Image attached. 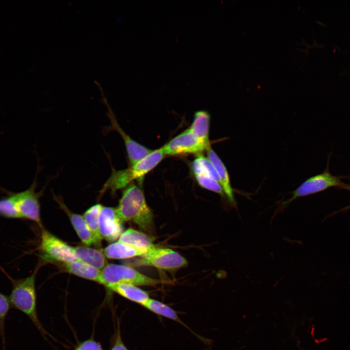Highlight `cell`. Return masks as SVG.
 Wrapping results in <instances>:
<instances>
[{
	"label": "cell",
	"mask_w": 350,
	"mask_h": 350,
	"mask_svg": "<svg viewBox=\"0 0 350 350\" xmlns=\"http://www.w3.org/2000/svg\"><path fill=\"white\" fill-rule=\"evenodd\" d=\"M122 223L116 209L102 207L99 215V230L102 238L109 242L119 239L123 233Z\"/></svg>",
	"instance_id": "30bf717a"
},
{
	"label": "cell",
	"mask_w": 350,
	"mask_h": 350,
	"mask_svg": "<svg viewBox=\"0 0 350 350\" xmlns=\"http://www.w3.org/2000/svg\"><path fill=\"white\" fill-rule=\"evenodd\" d=\"M134 264L136 266H152L159 269L172 270L185 266L187 261L172 249L155 247L134 261Z\"/></svg>",
	"instance_id": "8992f818"
},
{
	"label": "cell",
	"mask_w": 350,
	"mask_h": 350,
	"mask_svg": "<svg viewBox=\"0 0 350 350\" xmlns=\"http://www.w3.org/2000/svg\"><path fill=\"white\" fill-rule=\"evenodd\" d=\"M192 169L194 175L206 176L220 184V180L217 172L208 157L199 155L193 161Z\"/></svg>",
	"instance_id": "44dd1931"
},
{
	"label": "cell",
	"mask_w": 350,
	"mask_h": 350,
	"mask_svg": "<svg viewBox=\"0 0 350 350\" xmlns=\"http://www.w3.org/2000/svg\"><path fill=\"white\" fill-rule=\"evenodd\" d=\"M63 268L70 274L100 283L101 270L81 261L63 263Z\"/></svg>",
	"instance_id": "2e32d148"
},
{
	"label": "cell",
	"mask_w": 350,
	"mask_h": 350,
	"mask_svg": "<svg viewBox=\"0 0 350 350\" xmlns=\"http://www.w3.org/2000/svg\"><path fill=\"white\" fill-rule=\"evenodd\" d=\"M103 206L96 204L91 206L84 213L85 219L93 236L94 245L99 246L102 239L99 230V215Z\"/></svg>",
	"instance_id": "ffe728a7"
},
{
	"label": "cell",
	"mask_w": 350,
	"mask_h": 350,
	"mask_svg": "<svg viewBox=\"0 0 350 350\" xmlns=\"http://www.w3.org/2000/svg\"><path fill=\"white\" fill-rule=\"evenodd\" d=\"M1 269L11 282L12 290L8 297L11 307L26 315L43 337L51 336L44 328L37 313L35 277L38 268L31 275L18 279H14Z\"/></svg>",
	"instance_id": "7a4b0ae2"
},
{
	"label": "cell",
	"mask_w": 350,
	"mask_h": 350,
	"mask_svg": "<svg viewBox=\"0 0 350 350\" xmlns=\"http://www.w3.org/2000/svg\"><path fill=\"white\" fill-rule=\"evenodd\" d=\"M328 165L329 161L327 168L322 173L308 178L292 192V196L281 203L280 206V209H284L299 197L320 192L330 188L341 189L345 185L342 180L346 177L333 175L330 172Z\"/></svg>",
	"instance_id": "5b68a950"
},
{
	"label": "cell",
	"mask_w": 350,
	"mask_h": 350,
	"mask_svg": "<svg viewBox=\"0 0 350 350\" xmlns=\"http://www.w3.org/2000/svg\"><path fill=\"white\" fill-rule=\"evenodd\" d=\"M155 286L160 281L143 275L128 266L108 264L101 270L100 284L107 286L118 283Z\"/></svg>",
	"instance_id": "277c9868"
},
{
	"label": "cell",
	"mask_w": 350,
	"mask_h": 350,
	"mask_svg": "<svg viewBox=\"0 0 350 350\" xmlns=\"http://www.w3.org/2000/svg\"><path fill=\"white\" fill-rule=\"evenodd\" d=\"M210 124V116L206 111L200 110L194 114L193 122L188 128L200 139L210 142L209 134Z\"/></svg>",
	"instance_id": "d6986e66"
},
{
	"label": "cell",
	"mask_w": 350,
	"mask_h": 350,
	"mask_svg": "<svg viewBox=\"0 0 350 350\" xmlns=\"http://www.w3.org/2000/svg\"><path fill=\"white\" fill-rule=\"evenodd\" d=\"M103 96L104 101L105 103H106L108 108V114L111 122L112 128L118 132L123 139L124 142L130 165H133L146 157L153 150L147 148L132 140L127 134L125 133V132L123 131L118 123L111 108L107 103L106 98L103 95Z\"/></svg>",
	"instance_id": "8fae6325"
},
{
	"label": "cell",
	"mask_w": 350,
	"mask_h": 350,
	"mask_svg": "<svg viewBox=\"0 0 350 350\" xmlns=\"http://www.w3.org/2000/svg\"><path fill=\"white\" fill-rule=\"evenodd\" d=\"M198 183L202 187L214 192L222 196L225 195L224 190L219 183L201 175H194Z\"/></svg>",
	"instance_id": "cb8c5ba5"
},
{
	"label": "cell",
	"mask_w": 350,
	"mask_h": 350,
	"mask_svg": "<svg viewBox=\"0 0 350 350\" xmlns=\"http://www.w3.org/2000/svg\"><path fill=\"white\" fill-rule=\"evenodd\" d=\"M341 189H344V190H347V191L350 192V185L345 184V185L342 187V188ZM350 210V205H349V206H347V207H346L343 208L342 209L340 210H339V211H337L335 212L334 213L336 214L337 213H338V212H340L346 211L348 210ZM334 213H333V214H334Z\"/></svg>",
	"instance_id": "4316f807"
},
{
	"label": "cell",
	"mask_w": 350,
	"mask_h": 350,
	"mask_svg": "<svg viewBox=\"0 0 350 350\" xmlns=\"http://www.w3.org/2000/svg\"><path fill=\"white\" fill-rule=\"evenodd\" d=\"M74 350H104L101 344L92 338L79 343Z\"/></svg>",
	"instance_id": "d4e9b609"
},
{
	"label": "cell",
	"mask_w": 350,
	"mask_h": 350,
	"mask_svg": "<svg viewBox=\"0 0 350 350\" xmlns=\"http://www.w3.org/2000/svg\"><path fill=\"white\" fill-rule=\"evenodd\" d=\"M165 154L162 147L153 150L146 157L127 169L117 170L116 179L122 187H126L135 179L142 178L154 169L164 158Z\"/></svg>",
	"instance_id": "52a82bcc"
},
{
	"label": "cell",
	"mask_w": 350,
	"mask_h": 350,
	"mask_svg": "<svg viewBox=\"0 0 350 350\" xmlns=\"http://www.w3.org/2000/svg\"><path fill=\"white\" fill-rule=\"evenodd\" d=\"M116 210L122 222L132 221L144 231L152 230L153 214L142 191L137 185L131 184L125 189Z\"/></svg>",
	"instance_id": "3957f363"
},
{
	"label": "cell",
	"mask_w": 350,
	"mask_h": 350,
	"mask_svg": "<svg viewBox=\"0 0 350 350\" xmlns=\"http://www.w3.org/2000/svg\"><path fill=\"white\" fill-rule=\"evenodd\" d=\"M119 241L147 251L156 247L150 237L132 228H129L123 232L119 238Z\"/></svg>",
	"instance_id": "ac0fdd59"
},
{
	"label": "cell",
	"mask_w": 350,
	"mask_h": 350,
	"mask_svg": "<svg viewBox=\"0 0 350 350\" xmlns=\"http://www.w3.org/2000/svg\"><path fill=\"white\" fill-rule=\"evenodd\" d=\"M147 252L119 241L112 243L103 250L105 257L111 259H123L141 256Z\"/></svg>",
	"instance_id": "9a60e30c"
},
{
	"label": "cell",
	"mask_w": 350,
	"mask_h": 350,
	"mask_svg": "<svg viewBox=\"0 0 350 350\" xmlns=\"http://www.w3.org/2000/svg\"><path fill=\"white\" fill-rule=\"evenodd\" d=\"M73 250L77 260L101 270L107 262L105 256L100 250L91 248L87 245L73 247Z\"/></svg>",
	"instance_id": "4fadbf2b"
},
{
	"label": "cell",
	"mask_w": 350,
	"mask_h": 350,
	"mask_svg": "<svg viewBox=\"0 0 350 350\" xmlns=\"http://www.w3.org/2000/svg\"><path fill=\"white\" fill-rule=\"evenodd\" d=\"M58 202L68 215L74 230L83 243L87 246L94 244L93 236L83 216L72 212L62 202Z\"/></svg>",
	"instance_id": "e0dca14e"
},
{
	"label": "cell",
	"mask_w": 350,
	"mask_h": 350,
	"mask_svg": "<svg viewBox=\"0 0 350 350\" xmlns=\"http://www.w3.org/2000/svg\"><path fill=\"white\" fill-rule=\"evenodd\" d=\"M39 248L42 257L47 261L63 263L77 261L72 246L42 228Z\"/></svg>",
	"instance_id": "ba28073f"
},
{
	"label": "cell",
	"mask_w": 350,
	"mask_h": 350,
	"mask_svg": "<svg viewBox=\"0 0 350 350\" xmlns=\"http://www.w3.org/2000/svg\"><path fill=\"white\" fill-rule=\"evenodd\" d=\"M207 157L214 166L220 180V184L230 204L233 207L236 206L234 196L233 189L231 187L229 176L224 163L215 151L209 146L206 149Z\"/></svg>",
	"instance_id": "7c38bea8"
},
{
	"label": "cell",
	"mask_w": 350,
	"mask_h": 350,
	"mask_svg": "<svg viewBox=\"0 0 350 350\" xmlns=\"http://www.w3.org/2000/svg\"><path fill=\"white\" fill-rule=\"evenodd\" d=\"M36 178L27 189L19 192L5 190L6 195L0 198V216L8 219H27L36 222L41 228L39 197L36 192Z\"/></svg>",
	"instance_id": "6da1fadb"
},
{
	"label": "cell",
	"mask_w": 350,
	"mask_h": 350,
	"mask_svg": "<svg viewBox=\"0 0 350 350\" xmlns=\"http://www.w3.org/2000/svg\"><path fill=\"white\" fill-rule=\"evenodd\" d=\"M110 350H128L122 339L119 328L115 334Z\"/></svg>",
	"instance_id": "484cf974"
},
{
	"label": "cell",
	"mask_w": 350,
	"mask_h": 350,
	"mask_svg": "<svg viewBox=\"0 0 350 350\" xmlns=\"http://www.w3.org/2000/svg\"><path fill=\"white\" fill-rule=\"evenodd\" d=\"M144 307L157 315L181 323L175 311L160 301L150 298Z\"/></svg>",
	"instance_id": "7402d4cb"
},
{
	"label": "cell",
	"mask_w": 350,
	"mask_h": 350,
	"mask_svg": "<svg viewBox=\"0 0 350 350\" xmlns=\"http://www.w3.org/2000/svg\"><path fill=\"white\" fill-rule=\"evenodd\" d=\"M106 288L122 297L144 306L150 299L148 294L137 286L128 283L110 285Z\"/></svg>",
	"instance_id": "5bb4252c"
},
{
	"label": "cell",
	"mask_w": 350,
	"mask_h": 350,
	"mask_svg": "<svg viewBox=\"0 0 350 350\" xmlns=\"http://www.w3.org/2000/svg\"><path fill=\"white\" fill-rule=\"evenodd\" d=\"M11 307L9 298L0 293V337L2 343V350H5L6 348L5 320Z\"/></svg>",
	"instance_id": "603a6c76"
},
{
	"label": "cell",
	"mask_w": 350,
	"mask_h": 350,
	"mask_svg": "<svg viewBox=\"0 0 350 350\" xmlns=\"http://www.w3.org/2000/svg\"><path fill=\"white\" fill-rule=\"evenodd\" d=\"M210 142L204 141L187 129L176 136L162 148L165 155L175 156L199 153L210 146Z\"/></svg>",
	"instance_id": "9c48e42d"
}]
</instances>
